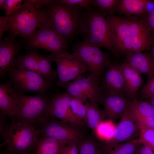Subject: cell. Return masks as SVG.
Returning <instances> with one entry per match:
<instances>
[{"label":"cell","instance_id":"obj_1","mask_svg":"<svg viewBox=\"0 0 154 154\" xmlns=\"http://www.w3.org/2000/svg\"><path fill=\"white\" fill-rule=\"evenodd\" d=\"M51 0H25L20 9L8 17L7 31L24 39L48 23L45 7Z\"/></svg>","mask_w":154,"mask_h":154},{"label":"cell","instance_id":"obj_2","mask_svg":"<svg viewBox=\"0 0 154 154\" xmlns=\"http://www.w3.org/2000/svg\"><path fill=\"white\" fill-rule=\"evenodd\" d=\"M45 9L50 27L68 42L80 35L85 12L83 8L51 0Z\"/></svg>","mask_w":154,"mask_h":154},{"label":"cell","instance_id":"obj_3","mask_svg":"<svg viewBox=\"0 0 154 154\" xmlns=\"http://www.w3.org/2000/svg\"><path fill=\"white\" fill-rule=\"evenodd\" d=\"M82 41L105 48L116 58L115 37L108 17L94 9L85 12L80 31Z\"/></svg>","mask_w":154,"mask_h":154},{"label":"cell","instance_id":"obj_4","mask_svg":"<svg viewBox=\"0 0 154 154\" xmlns=\"http://www.w3.org/2000/svg\"><path fill=\"white\" fill-rule=\"evenodd\" d=\"M40 135L39 129L24 121L15 120L8 125L3 135L5 141L0 146L6 145L12 154L33 153Z\"/></svg>","mask_w":154,"mask_h":154},{"label":"cell","instance_id":"obj_5","mask_svg":"<svg viewBox=\"0 0 154 154\" xmlns=\"http://www.w3.org/2000/svg\"><path fill=\"white\" fill-rule=\"evenodd\" d=\"M50 98L47 94L27 96L19 93L16 112L14 118L35 127L41 125L50 117Z\"/></svg>","mask_w":154,"mask_h":154},{"label":"cell","instance_id":"obj_6","mask_svg":"<svg viewBox=\"0 0 154 154\" xmlns=\"http://www.w3.org/2000/svg\"><path fill=\"white\" fill-rule=\"evenodd\" d=\"M7 77L13 89L19 93L35 92L37 94H47L53 88V82L33 71L23 68H9Z\"/></svg>","mask_w":154,"mask_h":154},{"label":"cell","instance_id":"obj_7","mask_svg":"<svg viewBox=\"0 0 154 154\" xmlns=\"http://www.w3.org/2000/svg\"><path fill=\"white\" fill-rule=\"evenodd\" d=\"M26 51L43 49L54 54L68 49V41L47 23L24 39Z\"/></svg>","mask_w":154,"mask_h":154},{"label":"cell","instance_id":"obj_8","mask_svg":"<svg viewBox=\"0 0 154 154\" xmlns=\"http://www.w3.org/2000/svg\"><path fill=\"white\" fill-rule=\"evenodd\" d=\"M71 50L87 67L90 73L101 81L105 71L112 62L109 53L82 40L76 43Z\"/></svg>","mask_w":154,"mask_h":154},{"label":"cell","instance_id":"obj_9","mask_svg":"<svg viewBox=\"0 0 154 154\" xmlns=\"http://www.w3.org/2000/svg\"><path fill=\"white\" fill-rule=\"evenodd\" d=\"M54 55H43L37 51L30 50L15 58L11 66L16 69L23 68L35 72L53 82L58 77L57 71L52 68Z\"/></svg>","mask_w":154,"mask_h":154},{"label":"cell","instance_id":"obj_10","mask_svg":"<svg viewBox=\"0 0 154 154\" xmlns=\"http://www.w3.org/2000/svg\"><path fill=\"white\" fill-rule=\"evenodd\" d=\"M101 81L90 73L87 77L79 76L73 81L65 83L61 88L64 89L69 95L83 103L89 99L91 103L97 104L100 94Z\"/></svg>","mask_w":154,"mask_h":154},{"label":"cell","instance_id":"obj_11","mask_svg":"<svg viewBox=\"0 0 154 154\" xmlns=\"http://www.w3.org/2000/svg\"><path fill=\"white\" fill-rule=\"evenodd\" d=\"M41 136L47 137L67 142L77 144L84 139V134L80 127L50 117L40 126Z\"/></svg>","mask_w":154,"mask_h":154},{"label":"cell","instance_id":"obj_12","mask_svg":"<svg viewBox=\"0 0 154 154\" xmlns=\"http://www.w3.org/2000/svg\"><path fill=\"white\" fill-rule=\"evenodd\" d=\"M53 55L54 60L57 66V87L61 88L65 83L82 76L88 70L85 65L73 52L70 53L67 51Z\"/></svg>","mask_w":154,"mask_h":154},{"label":"cell","instance_id":"obj_13","mask_svg":"<svg viewBox=\"0 0 154 154\" xmlns=\"http://www.w3.org/2000/svg\"><path fill=\"white\" fill-rule=\"evenodd\" d=\"M49 111L50 116L80 127L85 125L84 122L73 113L70 107V96L66 92L57 91L50 94Z\"/></svg>","mask_w":154,"mask_h":154},{"label":"cell","instance_id":"obj_14","mask_svg":"<svg viewBox=\"0 0 154 154\" xmlns=\"http://www.w3.org/2000/svg\"><path fill=\"white\" fill-rule=\"evenodd\" d=\"M130 29L132 52L149 51L154 37L143 19L138 16L126 17Z\"/></svg>","mask_w":154,"mask_h":154},{"label":"cell","instance_id":"obj_15","mask_svg":"<svg viewBox=\"0 0 154 154\" xmlns=\"http://www.w3.org/2000/svg\"><path fill=\"white\" fill-rule=\"evenodd\" d=\"M139 132H140L139 127L128 108L119 123L116 126L113 138L104 141L102 146L105 149L110 148L117 144L132 140Z\"/></svg>","mask_w":154,"mask_h":154},{"label":"cell","instance_id":"obj_16","mask_svg":"<svg viewBox=\"0 0 154 154\" xmlns=\"http://www.w3.org/2000/svg\"><path fill=\"white\" fill-rule=\"evenodd\" d=\"M125 84L119 64L111 62L107 67L101 80L100 92L124 96Z\"/></svg>","mask_w":154,"mask_h":154},{"label":"cell","instance_id":"obj_17","mask_svg":"<svg viewBox=\"0 0 154 154\" xmlns=\"http://www.w3.org/2000/svg\"><path fill=\"white\" fill-rule=\"evenodd\" d=\"M13 35H8L0 40V78L6 80L9 70L15 56L21 49V45Z\"/></svg>","mask_w":154,"mask_h":154},{"label":"cell","instance_id":"obj_18","mask_svg":"<svg viewBox=\"0 0 154 154\" xmlns=\"http://www.w3.org/2000/svg\"><path fill=\"white\" fill-rule=\"evenodd\" d=\"M108 17L112 25L116 41V51L118 54L131 52L130 27L128 21L120 17Z\"/></svg>","mask_w":154,"mask_h":154},{"label":"cell","instance_id":"obj_19","mask_svg":"<svg viewBox=\"0 0 154 154\" xmlns=\"http://www.w3.org/2000/svg\"><path fill=\"white\" fill-rule=\"evenodd\" d=\"M99 102L104 107L106 116L112 121L121 118L129 108V100L124 96L100 92Z\"/></svg>","mask_w":154,"mask_h":154},{"label":"cell","instance_id":"obj_20","mask_svg":"<svg viewBox=\"0 0 154 154\" xmlns=\"http://www.w3.org/2000/svg\"><path fill=\"white\" fill-rule=\"evenodd\" d=\"M139 74H144L147 80L154 77V62L150 52H130L126 54L124 62Z\"/></svg>","mask_w":154,"mask_h":154},{"label":"cell","instance_id":"obj_21","mask_svg":"<svg viewBox=\"0 0 154 154\" xmlns=\"http://www.w3.org/2000/svg\"><path fill=\"white\" fill-rule=\"evenodd\" d=\"M19 93L9 80L0 84V111L12 120L16 114Z\"/></svg>","mask_w":154,"mask_h":154},{"label":"cell","instance_id":"obj_22","mask_svg":"<svg viewBox=\"0 0 154 154\" xmlns=\"http://www.w3.org/2000/svg\"><path fill=\"white\" fill-rule=\"evenodd\" d=\"M125 82L124 96L129 100H137L139 90L143 85L144 79L141 74L128 64H119Z\"/></svg>","mask_w":154,"mask_h":154},{"label":"cell","instance_id":"obj_23","mask_svg":"<svg viewBox=\"0 0 154 154\" xmlns=\"http://www.w3.org/2000/svg\"><path fill=\"white\" fill-rule=\"evenodd\" d=\"M68 145L64 141L41 136L38 139L33 154H62Z\"/></svg>","mask_w":154,"mask_h":154},{"label":"cell","instance_id":"obj_24","mask_svg":"<svg viewBox=\"0 0 154 154\" xmlns=\"http://www.w3.org/2000/svg\"><path fill=\"white\" fill-rule=\"evenodd\" d=\"M148 0H119L116 11L126 17L138 16L145 14V7Z\"/></svg>","mask_w":154,"mask_h":154},{"label":"cell","instance_id":"obj_25","mask_svg":"<svg viewBox=\"0 0 154 154\" xmlns=\"http://www.w3.org/2000/svg\"><path fill=\"white\" fill-rule=\"evenodd\" d=\"M86 102L87 106L86 124L94 131L106 116L103 110H100L97 104L90 103L87 101Z\"/></svg>","mask_w":154,"mask_h":154},{"label":"cell","instance_id":"obj_26","mask_svg":"<svg viewBox=\"0 0 154 154\" xmlns=\"http://www.w3.org/2000/svg\"><path fill=\"white\" fill-rule=\"evenodd\" d=\"M141 144L139 139H133L106 149L103 154H134Z\"/></svg>","mask_w":154,"mask_h":154},{"label":"cell","instance_id":"obj_27","mask_svg":"<svg viewBox=\"0 0 154 154\" xmlns=\"http://www.w3.org/2000/svg\"><path fill=\"white\" fill-rule=\"evenodd\" d=\"M115 128L112 121L109 119L100 123L94 131L98 138L106 141L113 138Z\"/></svg>","mask_w":154,"mask_h":154},{"label":"cell","instance_id":"obj_28","mask_svg":"<svg viewBox=\"0 0 154 154\" xmlns=\"http://www.w3.org/2000/svg\"><path fill=\"white\" fill-rule=\"evenodd\" d=\"M119 0H94V9L107 17L114 15Z\"/></svg>","mask_w":154,"mask_h":154},{"label":"cell","instance_id":"obj_29","mask_svg":"<svg viewBox=\"0 0 154 154\" xmlns=\"http://www.w3.org/2000/svg\"><path fill=\"white\" fill-rule=\"evenodd\" d=\"M129 108L131 110L145 116H154V108L147 101L129 100Z\"/></svg>","mask_w":154,"mask_h":154},{"label":"cell","instance_id":"obj_30","mask_svg":"<svg viewBox=\"0 0 154 154\" xmlns=\"http://www.w3.org/2000/svg\"><path fill=\"white\" fill-rule=\"evenodd\" d=\"M78 144L79 154H100L101 145L91 138H84Z\"/></svg>","mask_w":154,"mask_h":154},{"label":"cell","instance_id":"obj_31","mask_svg":"<svg viewBox=\"0 0 154 154\" xmlns=\"http://www.w3.org/2000/svg\"><path fill=\"white\" fill-rule=\"evenodd\" d=\"M70 96V107L73 113L78 118L82 120L86 124L87 112V106L86 102L85 104L84 105L82 101Z\"/></svg>","mask_w":154,"mask_h":154},{"label":"cell","instance_id":"obj_32","mask_svg":"<svg viewBox=\"0 0 154 154\" xmlns=\"http://www.w3.org/2000/svg\"><path fill=\"white\" fill-rule=\"evenodd\" d=\"M139 129L140 143L149 147L154 152V129L147 127Z\"/></svg>","mask_w":154,"mask_h":154},{"label":"cell","instance_id":"obj_33","mask_svg":"<svg viewBox=\"0 0 154 154\" xmlns=\"http://www.w3.org/2000/svg\"><path fill=\"white\" fill-rule=\"evenodd\" d=\"M128 109L133 117L139 128L147 127L154 129V116H145L131 110L129 108Z\"/></svg>","mask_w":154,"mask_h":154},{"label":"cell","instance_id":"obj_34","mask_svg":"<svg viewBox=\"0 0 154 154\" xmlns=\"http://www.w3.org/2000/svg\"><path fill=\"white\" fill-rule=\"evenodd\" d=\"M93 0H57V1L62 4L85 8L86 11H89L94 9L92 5Z\"/></svg>","mask_w":154,"mask_h":154},{"label":"cell","instance_id":"obj_35","mask_svg":"<svg viewBox=\"0 0 154 154\" xmlns=\"http://www.w3.org/2000/svg\"><path fill=\"white\" fill-rule=\"evenodd\" d=\"M140 98L147 100L154 97V77L147 80V82L139 91Z\"/></svg>","mask_w":154,"mask_h":154},{"label":"cell","instance_id":"obj_36","mask_svg":"<svg viewBox=\"0 0 154 154\" xmlns=\"http://www.w3.org/2000/svg\"><path fill=\"white\" fill-rule=\"evenodd\" d=\"M22 0H5V16H10L18 11L22 5Z\"/></svg>","mask_w":154,"mask_h":154},{"label":"cell","instance_id":"obj_37","mask_svg":"<svg viewBox=\"0 0 154 154\" xmlns=\"http://www.w3.org/2000/svg\"><path fill=\"white\" fill-rule=\"evenodd\" d=\"M140 17L143 19L154 37V10L149 14Z\"/></svg>","mask_w":154,"mask_h":154},{"label":"cell","instance_id":"obj_38","mask_svg":"<svg viewBox=\"0 0 154 154\" xmlns=\"http://www.w3.org/2000/svg\"><path fill=\"white\" fill-rule=\"evenodd\" d=\"M62 154H79L78 144L73 143L68 144L64 149Z\"/></svg>","mask_w":154,"mask_h":154},{"label":"cell","instance_id":"obj_39","mask_svg":"<svg viewBox=\"0 0 154 154\" xmlns=\"http://www.w3.org/2000/svg\"><path fill=\"white\" fill-rule=\"evenodd\" d=\"M8 17L6 16H0V39H2L4 32L7 30V21Z\"/></svg>","mask_w":154,"mask_h":154},{"label":"cell","instance_id":"obj_40","mask_svg":"<svg viewBox=\"0 0 154 154\" xmlns=\"http://www.w3.org/2000/svg\"><path fill=\"white\" fill-rule=\"evenodd\" d=\"M6 116L0 112V135L1 138H3L5 129L8 125L6 123Z\"/></svg>","mask_w":154,"mask_h":154},{"label":"cell","instance_id":"obj_41","mask_svg":"<svg viewBox=\"0 0 154 154\" xmlns=\"http://www.w3.org/2000/svg\"><path fill=\"white\" fill-rule=\"evenodd\" d=\"M137 151L139 154H154V152L151 149L141 144L139 147Z\"/></svg>","mask_w":154,"mask_h":154},{"label":"cell","instance_id":"obj_42","mask_svg":"<svg viewBox=\"0 0 154 154\" xmlns=\"http://www.w3.org/2000/svg\"><path fill=\"white\" fill-rule=\"evenodd\" d=\"M6 6L5 0H0V9L1 10H5Z\"/></svg>","mask_w":154,"mask_h":154},{"label":"cell","instance_id":"obj_43","mask_svg":"<svg viewBox=\"0 0 154 154\" xmlns=\"http://www.w3.org/2000/svg\"><path fill=\"white\" fill-rule=\"evenodd\" d=\"M150 53L154 62V39L151 45Z\"/></svg>","mask_w":154,"mask_h":154},{"label":"cell","instance_id":"obj_44","mask_svg":"<svg viewBox=\"0 0 154 154\" xmlns=\"http://www.w3.org/2000/svg\"><path fill=\"white\" fill-rule=\"evenodd\" d=\"M147 102L150 103L154 108V97L147 99Z\"/></svg>","mask_w":154,"mask_h":154},{"label":"cell","instance_id":"obj_45","mask_svg":"<svg viewBox=\"0 0 154 154\" xmlns=\"http://www.w3.org/2000/svg\"><path fill=\"white\" fill-rule=\"evenodd\" d=\"M0 154H12L8 151L7 150L6 151L1 152Z\"/></svg>","mask_w":154,"mask_h":154},{"label":"cell","instance_id":"obj_46","mask_svg":"<svg viewBox=\"0 0 154 154\" xmlns=\"http://www.w3.org/2000/svg\"><path fill=\"white\" fill-rule=\"evenodd\" d=\"M134 154H139L137 151H137L135 152Z\"/></svg>","mask_w":154,"mask_h":154}]
</instances>
